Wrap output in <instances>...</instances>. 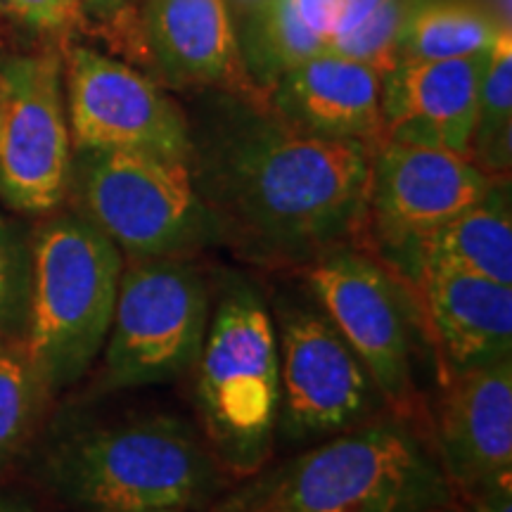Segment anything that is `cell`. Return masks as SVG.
Returning <instances> with one entry per match:
<instances>
[{
  "instance_id": "cell-19",
  "label": "cell",
  "mask_w": 512,
  "mask_h": 512,
  "mask_svg": "<svg viewBox=\"0 0 512 512\" xmlns=\"http://www.w3.org/2000/svg\"><path fill=\"white\" fill-rule=\"evenodd\" d=\"M505 27L477 0H418L401 29L396 64L491 53Z\"/></svg>"
},
{
  "instance_id": "cell-21",
  "label": "cell",
  "mask_w": 512,
  "mask_h": 512,
  "mask_svg": "<svg viewBox=\"0 0 512 512\" xmlns=\"http://www.w3.org/2000/svg\"><path fill=\"white\" fill-rule=\"evenodd\" d=\"M467 157L491 178H508L512 162V41L505 27L491 50Z\"/></svg>"
},
{
  "instance_id": "cell-2",
  "label": "cell",
  "mask_w": 512,
  "mask_h": 512,
  "mask_svg": "<svg viewBox=\"0 0 512 512\" xmlns=\"http://www.w3.org/2000/svg\"><path fill=\"white\" fill-rule=\"evenodd\" d=\"M456 501L437 451L394 411L256 472L209 512H427Z\"/></svg>"
},
{
  "instance_id": "cell-4",
  "label": "cell",
  "mask_w": 512,
  "mask_h": 512,
  "mask_svg": "<svg viewBox=\"0 0 512 512\" xmlns=\"http://www.w3.org/2000/svg\"><path fill=\"white\" fill-rule=\"evenodd\" d=\"M48 465L57 489L88 512H204L230 479L202 432L166 413L76 434Z\"/></svg>"
},
{
  "instance_id": "cell-16",
  "label": "cell",
  "mask_w": 512,
  "mask_h": 512,
  "mask_svg": "<svg viewBox=\"0 0 512 512\" xmlns=\"http://www.w3.org/2000/svg\"><path fill=\"white\" fill-rule=\"evenodd\" d=\"M268 107L318 138L377 145L382 133V74L368 64L320 53L280 76Z\"/></svg>"
},
{
  "instance_id": "cell-24",
  "label": "cell",
  "mask_w": 512,
  "mask_h": 512,
  "mask_svg": "<svg viewBox=\"0 0 512 512\" xmlns=\"http://www.w3.org/2000/svg\"><path fill=\"white\" fill-rule=\"evenodd\" d=\"M31 290V249L0 228V337L27 328Z\"/></svg>"
},
{
  "instance_id": "cell-22",
  "label": "cell",
  "mask_w": 512,
  "mask_h": 512,
  "mask_svg": "<svg viewBox=\"0 0 512 512\" xmlns=\"http://www.w3.org/2000/svg\"><path fill=\"white\" fill-rule=\"evenodd\" d=\"M48 394L24 339L0 347V470L27 444Z\"/></svg>"
},
{
  "instance_id": "cell-8",
  "label": "cell",
  "mask_w": 512,
  "mask_h": 512,
  "mask_svg": "<svg viewBox=\"0 0 512 512\" xmlns=\"http://www.w3.org/2000/svg\"><path fill=\"white\" fill-rule=\"evenodd\" d=\"M280 358V408L275 437L316 444L392 411L356 351L320 306L302 297L271 304Z\"/></svg>"
},
{
  "instance_id": "cell-30",
  "label": "cell",
  "mask_w": 512,
  "mask_h": 512,
  "mask_svg": "<svg viewBox=\"0 0 512 512\" xmlns=\"http://www.w3.org/2000/svg\"><path fill=\"white\" fill-rule=\"evenodd\" d=\"M0 512H38V510L27 508V505H19V503L0 501Z\"/></svg>"
},
{
  "instance_id": "cell-31",
  "label": "cell",
  "mask_w": 512,
  "mask_h": 512,
  "mask_svg": "<svg viewBox=\"0 0 512 512\" xmlns=\"http://www.w3.org/2000/svg\"><path fill=\"white\" fill-rule=\"evenodd\" d=\"M427 512H460V510H458L456 501H448V503H441V505H437V508H432Z\"/></svg>"
},
{
  "instance_id": "cell-18",
  "label": "cell",
  "mask_w": 512,
  "mask_h": 512,
  "mask_svg": "<svg viewBox=\"0 0 512 512\" xmlns=\"http://www.w3.org/2000/svg\"><path fill=\"white\" fill-rule=\"evenodd\" d=\"M382 264L403 285H415L422 275L439 271L512 285L510 178H498L477 204Z\"/></svg>"
},
{
  "instance_id": "cell-29",
  "label": "cell",
  "mask_w": 512,
  "mask_h": 512,
  "mask_svg": "<svg viewBox=\"0 0 512 512\" xmlns=\"http://www.w3.org/2000/svg\"><path fill=\"white\" fill-rule=\"evenodd\" d=\"M83 3V0H81ZM86 5L91 8L93 15H98V19L102 22V19L112 17L114 12H119L121 8L126 5V0H86Z\"/></svg>"
},
{
  "instance_id": "cell-23",
  "label": "cell",
  "mask_w": 512,
  "mask_h": 512,
  "mask_svg": "<svg viewBox=\"0 0 512 512\" xmlns=\"http://www.w3.org/2000/svg\"><path fill=\"white\" fill-rule=\"evenodd\" d=\"M415 3L418 0H382L356 29L335 38L325 53L368 64L382 76L392 72L399 60L401 29Z\"/></svg>"
},
{
  "instance_id": "cell-12",
  "label": "cell",
  "mask_w": 512,
  "mask_h": 512,
  "mask_svg": "<svg viewBox=\"0 0 512 512\" xmlns=\"http://www.w3.org/2000/svg\"><path fill=\"white\" fill-rule=\"evenodd\" d=\"M62 64L74 150L110 147L188 162V114L157 81L86 46L64 50Z\"/></svg>"
},
{
  "instance_id": "cell-15",
  "label": "cell",
  "mask_w": 512,
  "mask_h": 512,
  "mask_svg": "<svg viewBox=\"0 0 512 512\" xmlns=\"http://www.w3.org/2000/svg\"><path fill=\"white\" fill-rule=\"evenodd\" d=\"M491 53L399 62L382 76L384 140L470 152Z\"/></svg>"
},
{
  "instance_id": "cell-27",
  "label": "cell",
  "mask_w": 512,
  "mask_h": 512,
  "mask_svg": "<svg viewBox=\"0 0 512 512\" xmlns=\"http://www.w3.org/2000/svg\"><path fill=\"white\" fill-rule=\"evenodd\" d=\"M460 512H512V475L467 491L456 498Z\"/></svg>"
},
{
  "instance_id": "cell-14",
  "label": "cell",
  "mask_w": 512,
  "mask_h": 512,
  "mask_svg": "<svg viewBox=\"0 0 512 512\" xmlns=\"http://www.w3.org/2000/svg\"><path fill=\"white\" fill-rule=\"evenodd\" d=\"M434 451L456 498L512 475V356L448 373Z\"/></svg>"
},
{
  "instance_id": "cell-3",
  "label": "cell",
  "mask_w": 512,
  "mask_h": 512,
  "mask_svg": "<svg viewBox=\"0 0 512 512\" xmlns=\"http://www.w3.org/2000/svg\"><path fill=\"white\" fill-rule=\"evenodd\" d=\"M202 437L230 479L261 472L273 453L280 358L273 311L249 275L226 273L195 361Z\"/></svg>"
},
{
  "instance_id": "cell-33",
  "label": "cell",
  "mask_w": 512,
  "mask_h": 512,
  "mask_svg": "<svg viewBox=\"0 0 512 512\" xmlns=\"http://www.w3.org/2000/svg\"><path fill=\"white\" fill-rule=\"evenodd\" d=\"M0 10H5V8H3V0H0Z\"/></svg>"
},
{
  "instance_id": "cell-6",
  "label": "cell",
  "mask_w": 512,
  "mask_h": 512,
  "mask_svg": "<svg viewBox=\"0 0 512 512\" xmlns=\"http://www.w3.org/2000/svg\"><path fill=\"white\" fill-rule=\"evenodd\" d=\"M67 195L124 259L195 256L214 230L188 162L138 150H74Z\"/></svg>"
},
{
  "instance_id": "cell-9",
  "label": "cell",
  "mask_w": 512,
  "mask_h": 512,
  "mask_svg": "<svg viewBox=\"0 0 512 512\" xmlns=\"http://www.w3.org/2000/svg\"><path fill=\"white\" fill-rule=\"evenodd\" d=\"M299 271L311 299L361 358L387 406L413 418L415 342L403 280L363 245L330 249Z\"/></svg>"
},
{
  "instance_id": "cell-26",
  "label": "cell",
  "mask_w": 512,
  "mask_h": 512,
  "mask_svg": "<svg viewBox=\"0 0 512 512\" xmlns=\"http://www.w3.org/2000/svg\"><path fill=\"white\" fill-rule=\"evenodd\" d=\"M3 8L46 34H69L86 19L81 0H3Z\"/></svg>"
},
{
  "instance_id": "cell-1",
  "label": "cell",
  "mask_w": 512,
  "mask_h": 512,
  "mask_svg": "<svg viewBox=\"0 0 512 512\" xmlns=\"http://www.w3.org/2000/svg\"><path fill=\"white\" fill-rule=\"evenodd\" d=\"M207 93L188 117V166L216 242L249 264L297 271L363 245L375 145L311 136L268 102Z\"/></svg>"
},
{
  "instance_id": "cell-25",
  "label": "cell",
  "mask_w": 512,
  "mask_h": 512,
  "mask_svg": "<svg viewBox=\"0 0 512 512\" xmlns=\"http://www.w3.org/2000/svg\"><path fill=\"white\" fill-rule=\"evenodd\" d=\"M294 10L313 34L325 41V50L335 38L349 34L373 12L382 0H292Z\"/></svg>"
},
{
  "instance_id": "cell-17",
  "label": "cell",
  "mask_w": 512,
  "mask_h": 512,
  "mask_svg": "<svg viewBox=\"0 0 512 512\" xmlns=\"http://www.w3.org/2000/svg\"><path fill=\"white\" fill-rule=\"evenodd\" d=\"M413 287L448 373L512 356V285L439 271Z\"/></svg>"
},
{
  "instance_id": "cell-20",
  "label": "cell",
  "mask_w": 512,
  "mask_h": 512,
  "mask_svg": "<svg viewBox=\"0 0 512 512\" xmlns=\"http://www.w3.org/2000/svg\"><path fill=\"white\" fill-rule=\"evenodd\" d=\"M238 46L256 91H273L280 76L325 53V41L306 27L292 0H271L238 24Z\"/></svg>"
},
{
  "instance_id": "cell-11",
  "label": "cell",
  "mask_w": 512,
  "mask_h": 512,
  "mask_svg": "<svg viewBox=\"0 0 512 512\" xmlns=\"http://www.w3.org/2000/svg\"><path fill=\"white\" fill-rule=\"evenodd\" d=\"M496 181L458 152L382 140L370 162L363 247L392 259L477 204Z\"/></svg>"
},
{
  "instance_id": "cell-32",
  "label": "cell",
  "mask_w": 512,
  "mask_h": 512,
  "mask_svg": "<svg viewBox=\"0 0 512 512\" xmlns=\"http://www.w3.org/2000/svg\"><path fill=\"white\" fill-rule=\"evenodd\" d=\"M145 512H190V510H174V508H166V510H145Z\"/></svg>"
},
{
  "instance_id": "cell-13",
  "label": "cell",
  "mask_w": 512,
  "mask_h": 512,
  "mask_svg": "<svg viewBox=\"0 0 512 512\" xmlns=\"http://www.w3.org/2000/svg\"><path fill=\"white\" fill-rule=\"evenodd\" d=\"M136 62L178 91H216L264 102L242 62L226 0H145Z\"/></svg>"
},
{
  "instance_id": "cell-28",
  "label": "cell",
  "mask_w": 512,
  "mask_h": 512,
  "mask_svg": "<svg viewBox=\"0 0 512 512\" xmlns=\"http://www.w3.org/2000/svg\"><path fill=\"white\" fill-rule=\"evenodd\" d=\"M266 3H271V0H226L233 24H240L242 19H247L252 12L264 8Z\"/></svg>"
},
{
  "instance_id": "cell-7",
  "label": "cell",
  "mask_w": 512,
  "mask_h": 512,
  "mask_svg": "<svg viewBox=\"0 0 512 512\" xmlns=\"http://www.w3.org/2000/svg\"><path fill=\"white\" fill-rule=\"evenodd\" d=\"M211 313V285L192 256L124 259L102 347L100 392L176 380L195 366Z\"/></svg>"
},
{
  "instance_id": "cell-5",
  "label": "cell",
  "mask_w": 512,
  "mask_h": 512,
  "mask_svg": "<svg viewBox=\"0 0 512 512\" xmlns=\"http://www.w3.org/2000/svg\"><path fill=\"white\" fill-rule=\"evenodd\" d=\"M124 256L83 216H53L31 245L24 347L50 392L69 387L105 347Z\"/></svg>"
},
{
  "instance_id": "cell-10",
  "label": "cell",
  "mask_w": 512,
  "mask_h": 512,
  "mask_svg": "<svg viewBox=\"0 0 512 512\" xmlns=\"http://www.w3.org/2000/svg\"><path fill=\"white\" fill-rule=\"evenodd\" d=\"M72 136L62 100V55L43 48L0 57V197L48 214L67 197Z\"/></svg>"
}]
</instances>
